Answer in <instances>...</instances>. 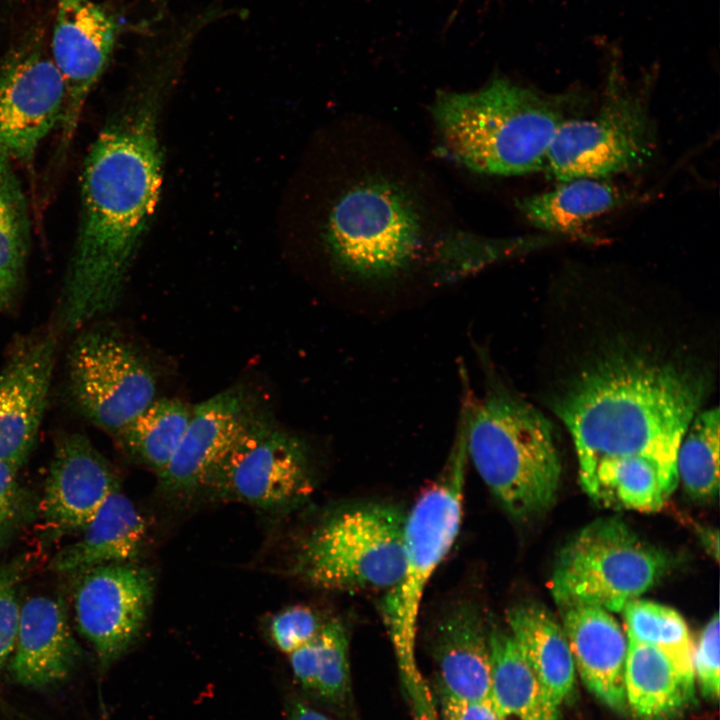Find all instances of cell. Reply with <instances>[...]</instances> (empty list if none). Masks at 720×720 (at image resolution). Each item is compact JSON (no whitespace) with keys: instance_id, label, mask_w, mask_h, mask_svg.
<instances>
[{"instance_id":"36","label":"cell","mask_w":720,"mask_h":720,"mask_svg":"<svg viewBox=\"0 0 720 720\" xmlns=\"http://www.w3.org/2000/svg\"><path fill=\"white\" fill-rule=\"evenodd\" d=\"M287 720H333L301 700H293L288 706Z\"/></svg>"},{"instance_id":"11","label":"cell","mask_w":720,"mask_h":720,"mask_svg":"<svg viewBox=\"0 0 720 720\" xmlns=\"http://www.w3.org/2000/svg\"><path fill=\"white\" fill-rule=\"evenodd\" d=\"M68 384L80 413L117 435L155 399L156 382L126 343L101 330H87L68 354Z\"/></svg>"},{"instance_id":"31","label":"cell","mask_w":720,"mask_h":720,"mask_svg":"<svg viewBox=\"0 0 720 720\" xmlns=\"http://www.w3.org/2000/svg\"><path fill=\"white\" fill-rule=\"evenodd\" d=\"M25 569L24 559L0 565V674L15 646L21 606L18 588Z\"/></svg>"},{"instance_id":"12","label":"cell","mask_w":720,"mask_h":720,"mask_svg":"<svg viewBox=\"0 0 720 720\" xmlns=\"http://www.w3.org/2000/svg\"><path fill=\"white\" fill-rule=\"evenodd\" d=\"M66 86L41 39L20 44L0 66V142L12 160L27 163L60 124Z\"/></svg>"},{"instance_id":"17","label":"cell","mask_w":720,"mask_h":720,"mask_svg":"<svg viewBox=\"0 0 720 720\" xmlns=\"http://www.w3.org/2000/svg\"><path fill=\"white\" fill-rule=\"evenodd\" d=\"M117 488L110 464L87 437H63L56 446L40 502L48 534L60 537L83 531Z\"/></svg>"},{"instance_id":"32","label":"cell","mask_w":720,"mask_h":720,"mask_svg":"<svg viewBox=\"0 0 720 720\" xmlns=\"http://www.w3.org/2000/svg\"><path fill=\"white\" fill-rule=\"evenodd\" d=\"M324 623L311 608L296 605L272 618L270 635L275 646L289 655L314 638Z\"/></svg>"},{"instance_id":"25","label":"cell","mask_w":720,"mask_h":720,"mask_svg":"<svg viewBox=\"0 0 720 720\" xmlns=\"http://www.w3.org/2000/svg\"><path fill=\"white\" fill-rule=\"evenodd\" d=\"M288 656L296 683L307 693L334 707L349 702V641L341 621H325L314 638Z\"/></svg>"},{"instance_id":"2","label":"cell","mask_w":720,"mask_h":720,"mask_svg":"<svg viewBox=\"0 0 720 720\" xmlns=\"http://www.w3.org/2000/svg\"><path fill=\"white\" fill-rule=\"evenodd\" d=\"M389 136L344 124L342 171L321 230L332 267L375 282L406 275L432 257H478L482 240L452 229L425 171Z\"/></svg>"},{"instance_id":"22","label":"cell","mask_w":720,"mask_h":720,"mask_svg":"<svg viewBox=\"0 0 720 720\" xmlns=\"http://www.w3.org/2000/svg\"><path fill=\"white\" fill-rule=\"evenodd\" d=\"M82 532L53 557L51 570L82 574L104 564L132 562L141 553L147 528L133 502L117 488Z\"/></svg>"},{"instance_id":"1","label":"cell","mask_w":720,"mask_h":720,"mask_svg":"<svg viewBox=\"0 0 720 720\" xmlns=\"http://www.w3.org/2000/svg\"><path fill=\"white\" fill-rule=\"evenodd\" d=\"M716 344L694 303L650 279L573 270L552 283L538 393L572 438L582 485L618 461L677 474L682 438L716 384Z\"/></svg>"},{"instance_id":"4","label":"cell","mask_w":720,"mask_h":720,"mask_svg":"<svg viewBox=\"0 0 720 720\" xmlns=\"http://www.w3.org/2000/svg\"><path fill=\"white\" fill-rule=\"evenodd\" d=\"M567 95H549L498 78L470 92L437 97L432 116L441 146L462 166L485 175L543 170L568 118Z\"/></svg>"},{"instance_id":"27","label":"cell","mask_w":720,"mask_h":720,"mask_svg":"<svg viewBox=\"0 0 720 720\" xmlns=\"http://www.w3.org/2000/svg\"><path fill=\"white\" fill-rule=\"evenodd\" d=\"M678 484V475L640 460L611 462L595 469L582 485L596 501L641 512L657 511Z\"/></svg>"},{"instance_id":"28","label":"cell","mask_w":720,"mask_h":720,"mask_svg":"<svg viewBox=\"0 0 720 720\" xmlns=\"http://www.w3.org/2000/svg\"><path fill=\"white\" fill-rule=\"evenodd\" d=\"M191 414L192 407L181 400L154 399L116 436L129 454L158 475L176 451Z\"/></svg>"},{"instance_id":"10","label":"cell","mask_w":720,"mask_h":720,"mask_svg":"<svg viewBox=\"0 0 720 720\" xmlns=\"http://www.w3.org/2000/svg\"><path fill=\"white\" fill-rule=\"evenodd\" d=\"M307 448L261 414L208 473L202 491L267 512H288L312 494Z\"/></svg>"},{"instance_id":"29","label":"cell","mask_w":720,"mask_h":720,"mask_svg":"<svg viewBox=\"0 0 720 720\" xmlns=\"http://www.w3.org/2000/svg\"><path fill=\"white\" fill-rule=\"evenodd\" d=\"M627 639L651 645L665 653L686 684L695 690L694 643L683 617L665 605L635 599L622 610Z\"/></svg>"},{"instance_id":"24","label":"cell","mask_w":720,"mask_h":720,"mask_svg":"<svg viewBox=\"0 0 720 720\" xmlns=\"http://www.w3.org/2000/svg\"><path fill=\"white\" fill-rule=\"evenodd\" d=\"M624 667L626 705L640 719L666 720L695 700L670 658L656 647L630 639Z\"/></svg>"},{"instance_id":"3","label":"cell","mask_w":720,"mask_h":720,"mask_svg":"<svg viewBox=\"0 0 720 720\" xmlns=\"http://www.w3.org/2000/svg\"><path fill=\"white\" fill-rule=\"evenodd\" d=\"M156 114L152 95L105 127L85 158L79 228L58 310L67 331L109 312L120 298L159 196Z\"/></svg>"},{"instance_id":"20","label":"cell","mask_w":720,"mask_h":720,"mask_svg":"<svg viewBox=\"0 0 720 720\" xmlns=\"http://www.w3.org/2000/svg\"><path fill=\"white\" fill-rule=\"evenodd\" d=\"M11 670L22 685L44 688L64 680L80 650L62 601L38 595L20 606Z\"/></svg>"},{"instance_id":"34","label":"cell","mask_w":720,"mask_h":720,"mask_svg":"<svg viewBox=\"0 0 720 720\" xmlns=\"http://www.w3.org/2000/svg\"><path fill=\"white\" fill-rule=\"evenodd\" d=\"M719 617L714 614L694 646L693 671L702 695L716 701L720 688Z\"/></svg>"},{"instance_id":"6","label":"cell","mask_w":720,"mask_h":720,"mask_svg":"<svg viewBox=\"0 0 720 720\" xmlns=\"http://www.w3.org/2000/svg\"><path fill=\"white\" fill-rule=\"evenodd\" d=\"M439 478L406 514L405 565L399 582L385 592L381 609L399 666L407 677L418 676L415 645L425 589L457 538L463 511L468 462L463 419Z\"/></svg>"},{"instance_id":"19","label":"cell","mask_w":720,"mask_h":720,"mask_svg":"<svg viewBox=\"0 0 720 720\" xmlns=\"http://www.w3.org/2000/svg\"><path fill=\"white\" fill-rule=\"evenodd\" d=\"M432 648L436 692L463 701L489 700V630L475 604L461 601L445 612Z\"/></svg>"},{"instance_id":"30","label":"cell","mask_w":720,"mask_h":720,"mask_svg":"<svg viewBox=\"0 0 720 720\" xmlns=\"http://www.w3.org/2000/svg\"><path fill=\"white\" fill-rule=\"evenodd\" d=\"M719 408L699 411L680 443L676 467L678 480L697 500H708L719 488Z\"/></svg>"},{"instance_id":"8","label":"cell","mask_w":720,"mask_h":720,"mask_svg":"<svg viewBox=\"0 0 720 720\" xmlns=\"http://www.w3.org/2000/svg\"><path fill=\"white\" fill-rule=\"evenodd\" d=\"M670 558L617 518L591 522L561 549L551 579L557 605L586 603L621 612L653 587Z\"/></svg>"},{"instance_id":"7","label":"cell","mask_w":720,"mask_h":720,"mask_svg":"<svg viewBox=\"0 0 720 720\" xmlns=\"http://www.w3.org/2000/svg\"><path fill=\"white\" fill-rule=\"evenodd\" d=\"M406 513L386 503L343 507L326 515L304 537L293 571L325 590H384L404 571Z\"/></svg>"},{"instance_id":"37","label":"cell","mask_w":720,"mask_h":720,"mask_svg":"<svg viewBox=\"0 0 720 720\" xmlns=\"http://www.w3.org/2000/svg\"><path fill=\"white\" fill-rule=\"evenodd\" d=\"M699 537L706 550L714 557L719 559V533L716 529L702 528Z\"/></svg>"},{"instance_id":"26","label":"cell","mask_w":720,"mask_h":720,"mask_svg":"<svg viewBox=\"0 0 720 720\" xmlns=\"http://www.w3.org/2000/svg\"><path fill=\"white\" fill-rule=\"evenodd\" d=\"M489 702L499 720H545L539 681L507 630H489Z\"/></svg>"},{"instance_id":"13","label":"cell","mask_w":720,"mask_h":720,"mask_svg":"<svg viewBox=\"0 0 720 720\" xmlns=\"http://www.w3.org/2000/svg\"><path fill=\"white\" fill-rule=\"evenodd\" d=\"M152 595V575L132 562L104 564L82 573L74 595L76 621L103 667L139 636Z\"/></svg>"},{"instance_id":"18","label":"cell","mask_w":720,"mask_h":720,"mask_svg":"<svg viewBox=\"0 0 720 720\" xmlns=\"http://www.w3.org/2000/svg\"><path fill=\"white\" fill-rule=\"evenodd\" d=\"M576 670L590 692L616 712L627 710L624 667L628 640L607 610L586 603L558 605Z\"/></svg>"},{"instance_id":"14","label":"cell","mask_w":720,"mask_h":720,"mask_svg":"<svg viewBox=\"0 0 720 720\" xmlns=\"http://www.w3.org/2000/svg\"><path fill=\"white\" fill-rule=\"evenodd\" d=\"M118 30L114 16L91 0H57L49 49L66 86L59 124L63 150L71 142L85 103L108 65Z\"/></svg>"},{"instance_id":"15","label":"cell","mask_w":720,"mask_h":720,"mask_svg":"<svg viewBox=\"0 0 720 720\" xmlns=\"http://www.w3.org/2000/svg\"><path fill=\"white\" fill-rule=\"evenodd\" d=\"M56 337L21 340L0 372V461L19 469L28 458L46 409Z\"/></svg>"},{"instance_id":"33","label":"cell","mask_w":720,"mask_h":720,"mask_svg":"<svg viewBox=\"0 0 720 720\" xmlns=\"http://www.w3.org/2000/svg\"><path fill=\"white\" fill-rule=\"evenodd\" d=\"M17 470L0 461V547L30 520L33 513L31 497L20 485Z\"/></svg>"},{"instance_id":"21","label":"cell","mask_w":720,"mask_h":720,"mask_svg":"<svg viewBox=\"0 0 720 720\" xmlns=\"http://www.w3.org/2000/svg\"><path fill=\"white\" fill-rule=\"evenodd\" d=\"M508 631L541 687L545 720H559L575 692L576 667L562 625L544 606L523 603L507 612Z\"/></svg>"},{"instance_id":"9","label":"cell","mask_w":720,"mask_h":720,"mask_svg":"<svg viewBox=\"0 0 720 720\" xmlns=\"http://www.w3.org/2000/svg\"><path fill=\"white\" fill-rule=\"evenodd\" d=\"M656 150L648 97L610 73L604 98L588 118L566 119L547 153L543 170L558 182L608 180L645 166Z\"/></svg>"},{"instance_id":"5","label":"cell","mask_w":720,"mask_h":720,"mask_svg":"<svg viewBox=\"0 0 720 720\" xmlns=\"http://www.w3.org/2000/svg\"><path fill=\"white\" fill-rule=\"evenodd\" d=\"M461 415L468 459L505 511L518 520L546 512L561 476L549 418L491 375Z\"/></svg>"},{"instance_id":"23","label":"cell","mask_w":720,"mask_h":720,"mask_svg":"<svg viewBox=\"0 0 720 720\" xmlns=\"http://www.w3.org/2000/svg\"><path fill=\"white\" fill-rule=\"evenodd\" d=\"M559 183L518 201L522 215L546 234L576 238L586 224L626 201L625 193L608 180L578 178Z\"/></svg>"},{"instance_id":"35","label":"cell","mask_w":720,"mask_h":720,"mask_svg":"<svg viewBox=\"0 0 720 720\" xmlns=\"http://www.w3.org/2000/svg\"><path fill=\"white\" fill-rule=\"evenodd\" d=\"M436 693L442 720H499L489 700L463 701Z\"/></svg>"},{"instance_id":"16","label":"cell","mask_w":720,"mask_h":720,"mask_svg":"<svg viewBox=\"0 0 720 720\" xmlns=\"http://www.w3.org/2000/svg\"><path fill=\"white\" fill-rule=\"evenodd\" d=\"M261 414L248 395L235 388L192 407L176 451L158 474L161 490L181 498L199 492L214 465Z\"/></svg>"}]
</instances>
